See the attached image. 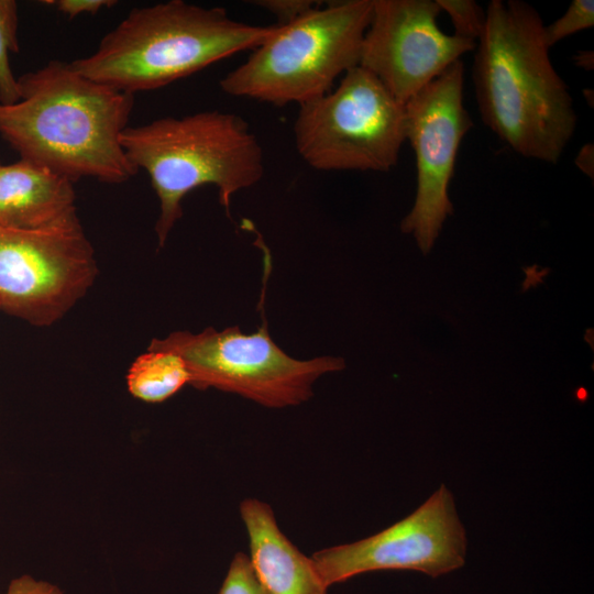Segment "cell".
<instances>
[{
	"instance_id": "obj_22",
	"label": "cell",
	"mask_w": 594,
	"mask_h": 594,
	"mask_svg": "<svg viewBox=\"0 0 594 594\" xmlns=\"http://www.w3.org/2000/svg\"><path fill=\"white\" fill-rule=\"evenodd\" d=\"M575 165L582 173L593 179L594 146L592 143H587L581 147L575 157Z\"/></svg>"
},
{
	"instance_id": "obj_19",
	"label": "cell",
	"mask_w": 594,
	"mask_h": 594,
	"mask_svg": "<svg viewBox=\"0 0 594 594\" xmlns=\"http://www.w3.org/2000/svg\"><path fill=\"white\" fill-rule=\"evenodd\" d=\"M252 4L261 7L276 16L278 24L284 25L298 19L302 14L317 8V1L312 0H257Z\"/></svg>"
},
{
	"instance_id": "obj_20",
	"label": "cell",
	"mask_w": 594,
	"mask_h": 594,
	"mask_svg": "<svg viewBox=\"0 0 594 594\" xmlns=\"http://www.w3.org/2000/svg\"><path fill=\"white\" fill-rule=\"evenodd\" d=\"M54 6L58 11L74 19L80 14H96L103 8H110L117 3L112 0H54L45 1Z\"/></svg>"
},
{
	"instance_id": "obj_14",
	"label": "cell",
	"mask_w": 594,
	"mask_h": 594,
	"mask_svg": "<svg viewBox=\"0 0 594 594\" xmlns=\"http://www.w3.org/2000/svg\"><path fill=\"white\" fill-rule=\"evenodd\" d=\"M186 384H190V374L185 361L168 350L147 348L127 374L130 394L145 403H162Z\"/></svg>"
},
{
	"instance_id": "obj_12",
	"label": "cell",
	"mask_w": 594,
	"mask_h": 594,
	"mask_svg": "<svg viewBox=\"0 0 594 594\" xmlns=\"http://www.w3.org/2000/svg\"><path fill=\"white\" fill-rule=\"evenodd\" d=\"M78 217L74 183L21 160L0 165V226L46 229Z\"/></svg>"
},
{
	"instance_id": "obj_2",
	"label": "cell",
	"mask_w": 594,
	"mask_h": 594,
	"mask_svg": "<svg viewBox=\"0 0 594 594\" xmlns=\"http://www.w3.org/2000/svg\"><path fill=\"white\" fill-rule=\"evenodd\" d=\"M18 85L20 99L0 103V135L21 160L73 183L92 177L119 184L138 173L120 141L134 95L91 80L56 59L18 77Z\"/></svg>"
},
{
	"instance_id": "obj_1",
	"label": "cell",
	"mask_w": 594,
	"mask_h": 594,
	"mask_svg": "<svg viewBox=\"0 0 594 594\" xmlns=\"http://www.w3.org/2000/svg\"><path fill=\"white\" fill-rule=\"evenodd\" d=\"M543 25L530 3L490 1L472 77L483 123L518 155L557 164L578 117L550 61Z\"/></svg>"
},
{
	"instance_id": "obj_13",
	"label": "cell",
	"mask_w": 594,
	"mask_h": 594,
	"mask_svg": "<svg viewBox=\"0 0 594 594\" xmlns=\"http://www.w3.org/2000/svg\"><path fill=\"white\" fill-rule=\"evenodd\" d=\"M240 513L250 541V562L270 594H327L328 586L311 558L302 554L280 531L272 508L245 499Z\"/></svg>"
},
{
	"instance_id": "obj_4",
	"label": "cell",
	"mask_w": 594,
	"mask_h": 594,
	"mask_svg": "<svg viewBox=\"0 0 594 594\" xmlns=\"http://www.w3.org/2000/svg\"><path fill=\"white\" fill-rule=\"evenodd\" d=\"M130 163L144 169L160 201L155 223L158 246L183 217L187 194L204 185L218 189L230 218L231 197L264 175L262 146L240 116L206 110L127 127L120 138Z\"/></svg>"
},
{
	"instance_id": "obj_5",
	"label": "cell",
	"mask_w": 594,
	"mask_h": 594,
	"mask_svg": "<svg viewBox=\"0 0 594 594\" xmlns=\"http://www.w3.org/2000/svg\"><path fill=\"white\" fill-rule=\"evenodd\" d=\"M373 0L331 1L273 33L219 82L233 97L274 106L317 99L359 66Z\"/></svg>"
},
{
	"instance_id": "obj_6",
	"label": "cell",
	"mask_w": 594,
	"mask_h": 594,
	"mask_svg": "<svg viewBox=\"0 0 594 594\" xmlns=\"http://www.w3.org/2000/svg\"><path fill=\"white\" fill-rule=\"evenodd\" d=\"M294 138L315 169L389 172L406 141L405 103L359 65L334 89L299 106Z\"/></svg>"
},
{
	"instance_id": "obj_11",
	"label": "cell",
	"mask_w": 594,
	"mask_h": 594,
	"mask_svg": "<svg viewBox=\"0 0 594 594\" xmlns=\"http://www.w3.org/2000/svg\"><path fill=\"white\" fill-rule=\"evenodd\" d=\"M440 12L436 0H373L359 65L403 103L475 50L438 26Z\"/></svg>"
},
{
	"instance_id": "obj_3",
	"label": "cell",
	"mask_w": 594,
	"mask_h": 594,
	"mask_svg": "<svg viewBox=\"0 0 594 594\" xmlns=\"http://www.w3.org/2000/svg\"><path fill=\"white\" fill-rule=\"evenodd\" d=\"M274 29L237 21L221 7L169 0L132 9L90 55L70 65L91 80L134 95L254 50Z\"/></svg>"
},
{
	"instance_id": "obj_8",
	"label": "cell",
	"mask_w": 594,
	"mask_h": 594,
	"mask_svg": "<svg viewBox=\"0 0 594 594\" xmlns=\"http://www.w3.org/2000/svg\"><path fill=\"white\" fill-rule=\"evenodd\" d=\"M97 260L78 217L46 229L0 226V309L46 327L94 285Z\"/></svg>"
},
{
	"instance_id": "obj_21",
	"label": "cell",
	"mask_w": 594,
	"mask_h": 594,
	"mask_svg": "<svg viewBox=\"0 0 594 594\" xmlns=\"http://www.w3.org/2000/svg\"><path fill=\"white\" fill-rule=\"evenodd\" d=\"M6 594H64V592L51 582L23 574L10 581Z\"/></svg>"
},
{
	"instance_id": "obj_24",
	"label": "cell",
	"mask_w": 594,
	"mask_h": 594,
	"mask_svg": "<svg viewBox=\"0 0 594 594\" xmlns=\"http://www.w3.org/2000/svg\"><path fill=\"white\" fill-rule=\"evenodd\" d=\"M0 165H1V163H0Z\"/></svg>"
},
{
	"instance_id": "obj_23",
	"label": "cell",
	"mask_w": 594,
	"mask_h": 594,
	"mask_svg": "<svg viewBox=\"0 0 594 594\" xmlns=\"http://www.w3.org/2000/svg\"><path fill=\"white\" fill-rule=\"evenodd\" d=\"M573 62L575 66L585 69L592 70L594 68V55L590 50H580L574 56Z\"/></svg>"
},
{
	"instance_id": "obj_17",
	"label": "cell",
	"mask_w": 594,
	"mask_h": 594,
	"mask_svg": "<svg viewBox=\"0 0 594 594\" xmlns=\"http://www.w3.org/2000/svg\"><path fill=\"white\" fill-rule=\"evenodd\" d=\"M450 16L454 35L477 42L486 24V10L474 0H436Z\"/></svg>"
},
{
	"instance_id": "obj_7",
	"label": "cell",
	"mask_w": 594,
	"mask_h": 594,
	"mask_svg": "<svg viewBox=\"0 0 594 594\" xmlns=\"http://www.w3.org/2000/svg\"><path fill=\"white\" fill-rule=\"evenodd\" d=\"M256 332L243 333L238 326L211 327L193 333L174 331L153 339L147 348L177 353L190 374V385L241 395L271 408L296 406L312 396V384L321 375L344 369V360L319 356L297 360L271 338L264 315Z\"/></svg>"
},
{
	"instance_id": "obj_15",
	"label": "cell",
	"mask_w": 594,
	"mask_h": 594,
	"mask_svg": "<svg viewBox=\"0 0 594 594\" xmlns=\"http://www.w3.org/2000/svg\"><path fill=\"white\" fill-rule=\"evenodd\" d=\"M18 22L16 1L0 0V103L3 105L20 99L18 78L9 62V54L19 51Z\"/></svg>"
},
{
	"instance_id": "obj_16",
	"label": "cell",
	"mask_w": 594,
	"mask_h": 594,
	"mask_svg": "<svg viewBox=\"0 0 594 594\" xmlns=\"http://www.w3.org/2000/svg\"><path fill=\"white\" fill-rule=\"evenodd\" d=\"M594 25V1L573 0L556 21L543 25V41L551 48L565 37Z\"/></svg>"
},
{
	"instance_id": "obj_18",
	"label": "cell",
	"mask_w": 594,
	"mask_h": 594,
	"mask_svg": "<svg viewBox=\"0 0 594 594\" xmlns=\"http://www.w3.org/2000/svg\"><path fill=\"white\" fill-rule=\"evenodd\" d=\"M218 594H270L258 581L250 559L242 552L231 561Z\"/></svg>"
},
{
	"instance_id": "obj_10",
	"label": "cell",
	"mask_w": 594,
	"mask_h": 594,
	"mask_svg": "<svg viewBox=\"0 0 594 594\" xmlns=\"http://www.w3.org/2000/svg\"><path fill=\"white\" fill-rule=\"evenodd\" d=\"M466 549V531L453 495L442 484L394 525L362 540L317 551L311 559L329 587L386 570L416 571L436 579L462 568Z\"/></svg>"
},
{
	"instance_id": "obj_9",
	"label": "cell",
	"mask_w": 594,
	"mask_h": 594,
	"mask_svg": "<svg viewBox=\"0 0 594 594\" xmlns=\"http://www.w3.org/2000/svg\"><path fill=\"white\" fill-rule=\"evenodd\" d=\"M464 66L458 61L406 103V140L416 157L417 193L403 219L420 251H431L442 224L453 213L449 185L464 135L473 127L463 103Z\"/></svg>"
}]
</instances>
